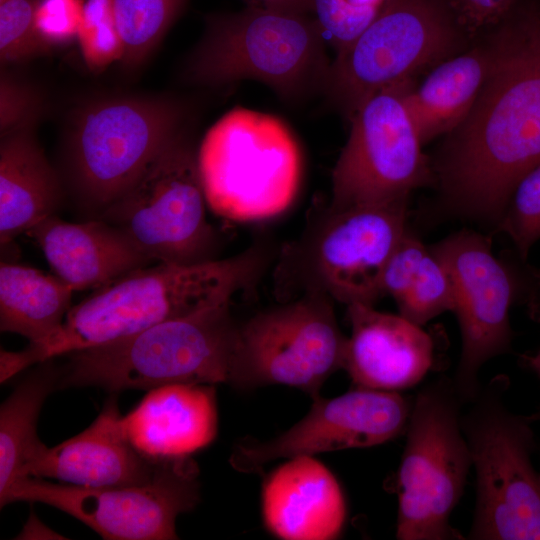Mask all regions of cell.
I'll list each match as a JSON object with an SVG mask.
<instances>
[{"label": "cell", "mask_w": 540, "mask_h": 540, "mask_svg": "<svg viewBox=\"0 0 540 540\" xmlns=\"http://www.w3.org/2000/svg\"><path fill=\"white\" fill-rule=\"evenodd\" d=\"M489 55L482 89L437 172L455 215L498 228L516 184L540 164V12L505 26Z\"/></svg>", "instance_id": "6da1fadb"}, {"label": "cell", "mask_w": 540, "mask_h": 540, "mask_svg": "<svg viewBox=\"0 0 540 540\" xmlns=\"http://www.w3.org/2000/svg\"><path fill=\"white\" fill-rule=\"evenodd\" d=\"M261 263V254L250 249L222 260L156 263L136 269L72 306L49 339L12 352L11 365L20 372L56 356L105 345L230 302L256 277Z\"/></svg>", "instance_id": "7a4b0ae2"}, {"label": "cell", "mask_w": 540, "mask_h": 540, "mask_svg": "<svg viewBox=\"0 0 540 540\" xmlns=\"http://www.w3.org/2000/svg\"><path fill=\"white\" fill-rule=\"evenodd\" d=\"M326 42L310 14L248 5L206 19L180 76L210 88L254 80L285 100H301L325 91L332 63Z\"/></svg>", "instance_id": "3957f363"}, {"label": "cell", "mask_w": 540, "mask_h": 540, "mask_svg": "<svg viewBox=\"0 0 540 540\" xmlns=\"http://www.w3.org/2000/svg\"><path fill=\"white\" fill-rule=\"evenodd\" d=\"M239 325L230 302L158 323L135 335L70 353L60 387L110 392L169 384H232Z\"/></svg>", "instance_id": "277c9868"}, {"label": "cell", "mask_w": 540, "mask_h": 540, "mask_svg": "<svg viewBox=\"0 0 540 540\" xmlns=\"http://www.w3.org/2000/svg\"><path fill=\"white\" fill-rule=\"evenodd\" d=\"M197 159L207 205L229 220L277 216L299 190L300 148L287 125L267 113L230 110L208 130Z\"/></svg>", "instance_id": "5b68a950"}, {"label": "cell", "mask_w": 540, "mask_h": 540, "mask_svg": "<svg viewBox=\"0 0 540 540\" xmlns=\"http://www.w3.org/2000/svg\"><path fill=\"white\" fill-rule=\"evenodd\" d=\"M508 387L506 376L492 378L461 416L476 476L473 540H540L534 420L507 407Z\"/></svg>", "instance_id": "8992f818"}, {"label": "cell", "mask_w": 540, "mask_h": 540, "mask_svg": "<svg viewBox=\"0 0 540 540\" xmlns=\"http://www.w3.org/2000/svg\"><path fill=\"white\" fill-rule=\"evenodd\" d=\"M184 108L166 96L90 102L73 116L66 139L69 183L98 216L143 175L182 129Z\"/></svg>", "instance_id": "52a82bcc"}, {"label": "cell", "mask_w": 540, "mask_h": 540, "mask_svg": "<svg viewBox=\"0 0 540 540\" xmlns=\"http://www.w3.org/2000/svg\"><path fill=\"white\" fill-rule=\"evenodd\" d=\"M453 379L425 385L413 400L397 475L399 540H458L450 524L472 467Z\"/></svg>", "instance_id": "ba28073f"}, {"label": "cell", "mask_w": 540, "mask_h": 540, "mask_svg": "<svg viewBox=\"0 0 540 540\" xmlns=\"http://www.w3.org/2000/svg\"><path fill=\"white\" fill-rule=\"evenodd\" d=\"M206 205L197 150L182 128L98 217L120 228L156 263L194 264L212 260Z\"/></svg>", "instance_id": "9c48e42d"}, {"label": "cell", "mask_w": 540, "mask_h": 540, "mask_svg": "<svg viewBox=\"0 0 540 540\" xmlns=\"http://www.w3.org/2000/svg\"><path fill=\"white\" fill-rule=\"evenodd\" d=\"M332 300L323 292L305 291L239 326L231 385H284L318 397L326 379L344 367L348 341Z\"/></svg>", "instance_id": "30bf717a"}, {"label": "cell", "mask_w": 540, "mask_h": 540, "mask_svg": "<svg viewBox=\"0 0 540 540\" xmlns=\"http://www.w3.org/2000/svg\"><path fill=\"white\" fill-rule=\"evenodd\" d=\"M199 469L191 456L168 459L149 482L92 488L20 477L0 493V506L17 501L55 507L104 539H177L176 519L200 499Z\"/></svg>", "instance_id": "8fae6325"}, {"label": "cell", "mask_w": 540, "mask_h": 540, "mask_svg": "<svg viewBox=\"0 0 540 540\" xmlns=\"http://www.w3.org/2000/svg\"><path fill=\"white\" fill-rule=\"evenodd\" d=\"M411 80L374 92L350 116L349 136L332 171L329 209L408 199L434 180L404 101Z\"/></svg>", "instance_id": "7c38bea8"}, {"label": "cell", "mask_w": 540, "mask_h": 540, "mask_svg": "<svg viewBox=\"0 0 540 540\" xmlns=\"http://www.w3.org/2000/svg\"><path fill=\"white\" fill-rule=\"evenodd\" d=\"M456 32L434 0H389L331 63L324 93L350 118L369 95L446 56Z\"/></svg>", "instance_id": "4fadbf2b"}, {"label": "cell", "mask_w": 540, "mask_h": 540, "mask_svg": "<svg viewBox=\"0 0 540 540\" xmlns=\"http://www.w3.org/2000/svg\"><path fill=\"white\" fill-rule=\"evenodd\" d=\"M431 248L451 276L462 339L453 381L463 402H471L481 389L483 365L511 350L509 311L518 294L517 276L494 255L490 239L473 230L455 232Z\"/></svg>", "instance_id": "5bb4252c"}, {"label": "cell", "mask_w": 540, "mask_h": 540, "mask_svg": "<svg viewBox=\"0 0 540 540\" xmlns=\"http://www.w3.org/2000/svg\"><path fill=\"white\" fill-rule=\"evenodd\" d=\"M407 200L327 208L304 246L305 291L347 306H373L384 295L385 269L407 231Z\"/></svg>", "instance_id": "9a60e30c"}, {"label": "cell", "mask_w": 540, "mask_h": 540, "mask_svg": "<svg viewBox=\"0 0 540 540\" xmlns=\"http://www.w3.org/2000/svg\"><path fill=\"white\" fill-rule=\"evenodd\" d=\"M412 404L397 391L359 387L334 398L318 396L308 413L277 437L237 443L229 462L238 472L256 473L282 458L380 445L406 431Z\"/></svg>", "instance_id": "2e32d148"}, {"label": "cell", "mask_w": 540, "mask_h": 540, "mask_svg": "<svg viewBox=\"0 0 540 540\" xmlns=\"http://www.w3.org/2000/svg\"><path fill=\"white\" fill-rule=\"evenodd\" d=\"M167 460L150 459L131 444L116 399L111 398L81 433L54 447L41 443L20 477L92 488L139 485L151 481Z\"/></svg>", "instance_id": "e0dca14e"}, {"label": "cell", "mask_w": 540, "mask_h": 540, "mask_svg": "<svg viewBox=\"0 0 540 540\" xmlns=\"http://www.w3.org/2000/svg\"><path fill=\"white\" fill-rule=\"evenodd\" d=\"M351 336L344 367L359 388L400 391L431 370L434 343L422 326L372 305H348Z\"/></svg>", "instance_id": "ac0fdd59"}, {"label": "cell", "mask_w": 540, "mask_h": 540, "mask_svg": "<svg viewBox=\"0 0 540 540\" xmlns=\"http://www.w3.org/2000/svg\"><path fill=\"white\" fill-rule=\"evenodd\" d=\"M261 510L267 530L284 540H332L346 518L341 487L313 456H297L272 471L262 485Z\"/></svg>", "instance_id": "d6986e66"}, {"label": "cell", "mask_w": 540, "mask_h": 540, "mask_svg": "<svg viewBox=\"0 0 540 540\" xmlns=\"http://www.w3.org/2000/svg\"><path fill=\"white\" fill-rule=\"evenodd\" d=\"M56 275L74 291L98 289L155 264L120 228L102 219L70 223L55 214L27 232Z\"/></svg>", "instance_id": "ffe728a7"}, {"label": "cell", "mask_w": 540, "mask_h": 540, "mask_svg": "<svg viewBox=\"0 0 540 540\" xmlns=\"http://www.w3.org/2000/svg\"><path fill=\"white\" fill-rule=\"evenodd\" d=\"M123 426L131 444L150 459L190 456L216 437L215 389L208 384H169L151 389L123 416Z\"/></svg>", "instance_id": "44dd1931"}, {"label": "cell", "mask_w": 540, "mask_h": 540, "mask_svg": "<svg viewBox=\"0 0 540 540\" xmlns=\"http://www.w3.org/2000/svg\"><path fill=\"white\" fill-rule=\"evenodd\" d=\"M61 196L59 176L36 140L34 128L1 136V245L55 214Z\"/></svg>", "instance_id": "7402d4cb"}, {"label": "cell", "mask_w": 540, "mask_h": 540, "mask_svg": "<svg viewBox=\"0 0 540 540\" xmlns=\"http://www.w3.org/2000/svg\"><path fill=\"white\" fill-rule=\"evenodd\" d=\"M489 48L441 62L423 82L408 83L404 101L421 142L452 132L466 119L485 82Z\"/></svg>", "instance_id": "603a6c76"}, {"label": "cell", "mask_w": 540, "mask_h": 540, "mask_svg": "<svg viewBox=\"0 0 540 540\" xmlns=\"http://www.w3.org/2000/svg\"><path fill=\"white\" fill-rule=\"evenodd\" d=\"M73 289L57 275L1 263L0 329L39 344L61 327L71 308Z\"/></svg>", "instance_id": "cb8c5ba5"}, {"label": "cell", "mask_w": 540, "mask_h": 540, "mask_svg": "<svg viewBox=\"0 0 540 540\" xmlns=\"http://www.w3.org/2000/svg\"><path fill=\"white\" fill-rule=\"evenodd\" d=\"M383 293L390 295L399 314L423 326L454 309L453 284L441 258L406 231L383 275Z\"/></svg>", "instance_id": "d4e9b609"}, {"label": "cell", "mask_w": 540, "mask_h": 540, "mask_svg": "<svg viewBox=\"0 0 540 540\" xmlns=\"http://www.w3.org/2000/svg\"><path fill=\"white\" fill-rule=\"evenodd\" d=\"M33 370L2 403L0 409V493L17 478L41 445L37 436L40 410L60 387L61 374L51 364Z\"/></svg>", "instance_id": "484cf974"}, {"label": "cell", "mask_w": 540, "mask_h": 540, "mask_svg": "<svg viewBox=\"0 0 540 540\" xmlns=\"http://www.w3.org/2000/svg\"><path fill=\"white\" fill-rule=\"evenodd\" d=\"M188 0H112L123 41L122 65H142L162 41Z\"/></svg>", "instance_id": "4316f807"}, {"label": "cell", "mask_w": 540, "mask_h": 540, "mask_svg": "<svg viewBox=\"0 0 540 540\" xmlns=\"http://www.w3.org/2000/svg\"><path fill=\"white\" fill-rule=\"evenodd\" d=\"M77 41L84 62L91 71H102L113 62L122 60L124 46L112 0H85Z\"/></svg>", "instance_id": "83f0119b"}, {"label": "cell", "mask_w": 540, "mask_h": 540, "mask_svg": "<svg viewBox=\"0 0 540 540\" xmlns=\"http://www.w3.org/2000/svg\"><path fill=\"white\" fill-rule=\"evenodd\" d=\"M389 0H313L312 15L336 54L344 51Z\"/></svg>", "instance_id": "f1b7e54d"}, {"label": "cell", "mask_w": 540, "mask_h": 540, "mask_svg": "<svg viewBox=\"0 0 540 540\" xmlns=\"http://www.w3.org/2000/svg\"><path fill=\"white\" fill-rule=\"evenodd\" d=\"M497 229L510 237L519 256L526 259L540 239V164L516 184Z\"/></svg>", "instance_id": "f546056e"}, {"label": "cell", "mask_w": 540, "mask_h": 540, "mask_svg": "<svg viewBox=\"0 0 540 540\" xmlns=\"http://www.w3.org/2000/svg\"><path fill=\"white\" fill-rule=\"evenodd\" d=\"M35 2L6 0L0 3L1 65L20 63L52 49L41 39L34 24Z\"/></svg>", "instance_id": "4dcf8cb0"}, {"label": "cell", "mask_w": 540, "mask_h": 540, "mask_svg": "<svg viewBox=\"0 0 540 540\" xmlns=\"http://www.w3.org/2000/svg\"><path fill=\"white\" fill-rule=\"evenodd\" d=\"M43 101L34 86L7 73L0 77V137L11 132L35 128Z\"/></svg>", "instance_id": "1f68e13d"}, {"label": "cell", "mask_w": 540, "mask_h": 540, "mask_svg": "<svg viewBox=\"0 0 540 540\" xmlns=\"http://www.w3.org/2000/svg\"><path fill=\"white\" fill-rule=\"evenodd\" d=\"M85 0H38L34 24L41 39L51 48L77 39L84 14Z\"/></svg>", "instance_id": "d6a6232c"}, {"label": "cell", "mask_w": 540, "mask_h": 540, "mask_svg": "<svg viewBox=\"0 0 540 540\" xmlns=\"http://www.w3.org/2000/svg\"><path fill=\"white\" fill-rule=\"evenodd\" d=\"M456 21L476 31L500 20L516 0H450Z\"/></svg>", "instance_id": "836d02e7"}, {"label": "cell", "mask_w": 540, "mask_h": 540, "mask_svg": "<svg viewBox=\"0 0 540 540\" xmlns=\"http://www.w3.org/2000/svg\"><path fill=\"white\" fill-rule=\"evenodd\" d=\"M248 5L294 13L312 14L313 0H245Z\"/></svg>", "instance_id": "e575fe53"}, {"label": "cell", "mask_w": 540, "mask_h": 540, "mask_svg": "<svg viewBox=\"0 0 540 540\" xmlns=\"http://www.w3.org/2000/svg\"><path fill=\"white\" fill-rule=\"evenodd\" d=\"M523 365L531 370L540 381V348L533 354H525L521 356ZM533 420L540 419V411L531 416Z\"/></svg>", "instance_id": "d590c367"}, {"label": "cell", "mask_w": 540, "mask_h": 540, "mask_svg": "<svg viewBox=\"0 0 540 540\" xmlns=\"http://www.w3.org/2000/svg\"><path fill=\"white\" fill-rule=\"evenodd\" d=\"M4 1H6V0H0V3H1V2H4Z\"/></svg>", "instance_id": "8d00e7d4"}]
</instances>
